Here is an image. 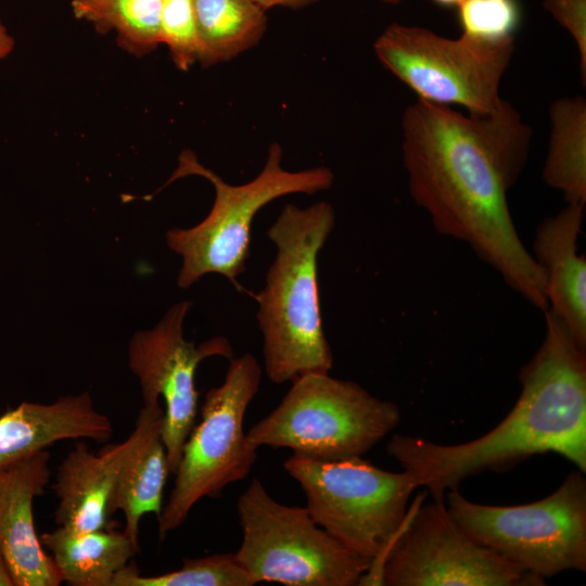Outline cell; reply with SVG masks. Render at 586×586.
<instances>
[{"label": "cell", "mask_w": 586, "mask_h": 586, "mask_svg": "<svg viewBox=\"0 0 586 586\" xmlns=\"http://www.w3.org/2000/svg\"><path fill=\"white\" fill-rule=\"evenodd\" d=\"M403 163L415 203L435 230L467 243L530 304L548 308L545 277L523 244L508 191L528 158L532 130L504 100L487 115H464L418 99L403 115Z\"/></svg>", "instance_id": "cell-1"}, {"label": "cell", "mask_w": 586, "mask_h": 586, "mask_svg": "<svg viewBox=\"0 0 586 586\" xmlns=\"http://www.w3.org/2000/svg\"><path fill=\"white\" fill-rule=\"evenodd\" d=\"M544 340L520 370L521 392L491 431L460 444L395 434L387 453L434 500L467 477L547 453L586 472V345L548 308Z\"/></svg>", "instance_id": "cell-2"}, {"label": "cell", "mask_w": 586, "mask_h": 586, "mask_svg": "<svg viewBox=\"0 0 586 586\" xmlns=\"http://www.w3.org/2000/svg\"><path fill=\"white\" fill-rule=\"evenodd\" d=\"M334 222V209L328 202L305 208L286 204L267 231L277 252L255 298L264 368L273 383L329 373L332 368V351L322 326L318 256Z\"/></svg>", "instance_id": "cell-3"}, {"label": "cell", "mask_w": 586, "mask_h": 586, "mask_svg": "<svg viewBox=\"0 0 586 586\" xmlns=\"http://www.w3.org/2000/svg\"><path fill=\"white\" fill-rule=\"evenodd\" d=\"M282 148L273 142L260 173L243 184H229L203 166L191 151L179 156L178 167L167 183L187 176H200L214 187L208 215L198 225L166 233L170 250L182 257L178 286L187 289L208 273L226 277L239 290L237 278L250 257L251 231L256 214L268 203L292 193L314 194L328 190L334 180L328 167L288 170L281 165Z\"/></svg>", "instance_id": "cell-4"}, {"label": "cell", "mask_w": 586, "mask_h": 586, "mask_svg": "<svg viewBox=\"0 0 586 586\" xmlns=\"http://www.w3.org/2000/svg\"><path fill=\"white\" fill-rule=\"evenodd\" d=\"M400 421L398 406L353 381L308 373L246 433L257 448H289L318 460L361 457Z\"/></svg>", "instance_id": "cell-5"}, {"label": "cell", "mask_w": 586, "mask_h": 586, "mask_svg": "<svg viewBox=\"0 0 586 586\" xmlns=\"http://www.w3.org/2000/svg\"><path fill=\"white\" fill-rule=\"evenodd\" d=\"M285 471L300 484L314 521L373 570L403 528L418 488L403 470H383L361 457L318 460L292 454Z\"/></svg>", "instance_id": "cell-6"}, {"label": "cell", "mask_w": 586, "mask_h": 586, "mask_svg": "<svg viewBox=\"0 0 586 586\" xmlns=\"http://www.w3.org/2000/svg\"><path fill=\"white\" fill-rule=\"evenodd\" d=\"M446 507L472 539L530 574L586 571V479L577 469L540 500L482 505L457 488L446 493Z\"/></svg>", "instance_id": "cell-7"}, {"label": "cell", "mask_w": 586, "mask_h": 586, "mask_svg": "<svg viewBox=\"0 0 586 586\" xmlns=\"http://www.w3.org/2000/svg\"><path fill=\"white\" fill-rule=\"evenodd\" d=\"M237 509L242 542L234 556L253 585L355 586L372 565L319 526L306 507L275 500L257 479Z\"/></svg>", "instance_id": "cell-8"}, {"label": "cell", "mask_w": 586, "mask_h": 586, "mask_svg": "<svg viewBox=\"0 0 586 586\" xmlns=\"http://www.w3.org/2000/svg\"><path fill=\"white\" fill-rule=\"evenodd\" d=\"M262 367L254 355L232 357L219 386L205 394L200 419L182 447L174 487L157 517L160 538L178 528L203 498H217L244 480L258 448L244 431L246 410L259 391Z\"/></svg>", "instance_id": "cell-9"}, {"label": "cell", "mask_w": 586, "mask_h": 586, "mask_svg": "<svg viewBox=\"0 0 586 586\" xmlns=\"http://www.w3.org/2000/svg\"><path fill=\"white\" fill-rule=\"evenodd\" d=\"M373 50L418 99L487 115L504 102L499 86L515 46L513 38L488 41L462 34L453 39L424 27L393 23L375 39Z\"/></svg>", "instance_id": "cell-10"}, {"label": "cell", "mask_w": 586, "mask_h": 586, "mask_svg": "<svg viewBox=\"0 0 586 586\" xmlns=\"http://www.w3.org/2000/svg\"><path fill=\"white\" fill-rule=\"evenodd\" d=\"M409 507L407 520L359 585L540 586L530 574L472 539L451 518L444 500Z\"/></svg>", "instance_id": "cell-11"}, {"label": "cell", "mask_w": 586, "mask_h": 586, "mask_svg": "<svg viewBox=\"0 0 586 586\" xmlns=\"http://www.w3.org/2000/svg\"><path fill=\"white\" fill-rule=\"evenodd\" d=\"M190 305L189 301L175 304L153 329L137 332L128 347L129 367L139 380L143 405L164 400L162 438L171 473L196 420L199 365L214 356L233 357L231 343L225 336H214L200 344L183 337L182 327Z\"/></svg>", "instance_id": "cell-12"}, {"label": "cell", "mask_w": 586, "mask_h": 586, "mask_svg": "<svg viewBox=\"0 0 586 586\" xmlns=\"http://www.w3.org/2000/svg\"><path fill=\"white\" fill-rule=\"evenodd\" d=\"M48 449L0 469V548L15 586H59L63 579L36 533L33 506L51 476Z\"/></svg>", "instance_id": "cell-13"}, {"label": "cell", "mask_w": 586, "mask_h": 586, "mask_svg": "<svg viewBox=\"0 0 586 586\" xmlns=\"http://www.w3.org/2000/svg\"><path fill=\"white\" fill-rule=\"evenodd\" d=\"M110 418L98 411L89 392L50 404L23 402L0 416V469L64 440L107 442Z\"/></svg>", "instance_id": "cell-14"}, {"label": "cell", "mask_w": 586, "mask_h": 586, "mask_svg": "<svg viewBox=\"0 0 586 586\" xmlns=\"http://www.w3.org/2000/svg\"><path fill=\"white\" fill-rule=\"evenodd\" d=\"M584 209L566 204L540 221L531 254L545 277L548 309L586 345V258L577 253Z\"/></svg>", "instance_id": "cell-15"}, {"label": "cell", "mask_w": 586, "mask_h": 586, "mask_svg": "<svg viewBox=\"0 0 586 586\" xmlns=\"http://www.w3.org/2000/svg\"><path fill=\"white\" fill-rule=\"evenodd\" d=\"M130 445L129 435L98 454L84 441L74 446L60 463L52 485L59 498L54 512L58 526L76 533L110 527L114 486Z\"/></svg>", "instance_id": "cell-16"}, {"label": "cell", "mask_w": 586, "mask_h": 586, "mask_svg": "<svg viewBox=\"0 0 586 586\" xmlns=\"http://www.w3.org/2000/svg\"><path fill=\"white\" fill-rule=\"evenodd\" d=\"M163 418L160 403L142 406L114 486L112 513L123 512L124 532L137 546L142 517L154 513L157 518L164 507L163 494L170 471L162 438Z\"/></svg>", "instance_id": "cell-17"}, {"label": "cell", "mask_w": 586, "mask_h": 586, "mask_svg": "<svg viewBox=\"0 0 586 586\" xmlns=\"http://www.w3.org/2000/svg\"><path fill=\"white\" fill-rule=\"evenodd\" d=\"M63 582L73 586H112V582L139 550L128 535L111 526L76 533L58 526L42 533Z\"/></svg>", "instance_id": "cell-18"}, {"label": "cell", "mask_w": 586, "mask_h": 586, "mask_svg": "<svg viewBox=\"0 0 586 586\" xmlns=\"http://www.w3.org/2000/svg\"><path fill=\"white\" fill-rule=\"evenodd\" d=\"M551 132L543 168L545 182L566 204L586 203V101L565 97L549 107Z\"/></svg>", "instance_id": "cell-19"}, {"label": "cell", "mask_w": 586, "mask_h": 586, "mask_svg": "<svg viewBox=\"0 0 586 586\" xmlns=\"http://www.w3.org/2000/svg\"><path fill=\"white\" fill-rule=\"evenodd\" d=\"M199 35L198 62L208 67L256 46L267 28L266 11L252 0H192Z\"/></svg>", "instance_id": "cell-20"}, {"label": "cell", "mask_w": 586, "mask_h": 586, "mask_svg": "<svg viewBox=\"0 0 586 586\" xmlns=\"http://www.w3.org/2000/svg\"><path fill=\"white\" fill-rule=\"evenodd\" d=\"M163 0H72L76 18L100 34L113 33L117 44L135 56L154 51L161 43Z\"/></svg>", "instance_id": "cell-21"}, {"label": "cell", "mask_w": 586, "mask_h": 586, "mask_svg": "<svg viewBox=\"0 0 586 586\" xmlns=\"http://www.w3.org/2000/svg\"><path fill=\"white\" fill-rule=\"evenodd\" d=\"M233 553L184 559L176 571L145 576L128 563L115 575L112 586H252Z\"/></svg>", "instance_id": "cell-22"}, {"label": "cell", "mask_w": 586, "mask_h": 586, "mask_svg": "<svg viewBox=\"0 0 586 586\" xmlns=\"http://www.w3.org/2000/svg\"><path fill=\"white\" fill-rule=\"evenodd\" d=\"M457 10L462 34L488 41L513 38L521 22L517 0H466Z\"/></svg>", "instance_id": "cell-23"}, {"label": "cell", "mask_w": 586, "mask_h": 586, "mask_svg": "<svg viewBox=\"0 0 586 586\" xmlns=\"http://www.w3.org/2000/svg\"><path fill=\"white\" fill-rule=\"evenodd\" d=\"M160 40L167 46L179 69L188 71L198 61L199 35L192 0H163Z\"/></svg>", "instance_id": "cell-24"}, {"label": "cell", "mask_w": 586, "mask_h": 586, "mask_svg": "<svg viewBox=\"0 0 586 586\" xmlns=\"http://www.w3.org/2000/svg\"><path fill=\"white\" fill-rule=\"evenodd\" d=\"M544 8L575 40L583 85L586 82V0H545Z\"/></svg>", "instance_id": "cell-25"}, {"label": "cell", "mask_w": 586, "mask_h": 586, "mask_svg": "<svg viewBox=\"0 0 586 586\" xmlns=\"http://www.w3.org/2000/svg\"><path fill=\"white\" fill-rule=\"evenodd\" d=\"M265 11L273 7H284L290 9H302L314 4L320 0H252Z\"/></svg>", "instance_id": "cell-26"}, {"label": "cell", "mask_w": 586, "mask_h": 586, "mask_svg": "<svg viewBox=\"0 0 586 586\" xmlns=\"http://www.w3.org/2000/svg\"><path fill=\"white\" fill-rule=\"evenodd\" d=\"M14 38L8 31L5 25L0 20V60L7 58L14 49Z\"/></svg>", "instance_id": "cell-27"}, {"label": "cell", "mask_w": 586, "mask_h": 586, "mask_svg": "<svg viewBox=\"0 0 586 586\" xmlns=\"http://www.w3.org/2000/svg\"><path fill=\"white\" fill-rule=\"evenodd\" d=\"M0 586H15L5 557L0 548Z\"/></svg>", "instance_id": "cell-28"}, {"label": "cell", "mask_w": 586, "mask_h": 586, "mask_svg": "<svg viewBox=\"0 0 586 586\" xmlns=\"http://www.w3.org/2000/svg\"><path fill=\"white\" fill-rule=\"evenodd\" d=\"M432 1L444 8H458L466 0H432Z\"/></svg>", "instance_id": "cell-29"}, {"label": "cell", "mask_w": 586, "mask_h": 586, "mask_svg": "<svg viewBox=\"0 0 586 586\" xmlns=\"http://www.w3.org/2000/svg\"><path fill=\"white\" fill-rule=\"evenodd\" d=\"M380 1L386 4L396 5L404 2L405 0H380Z\"/></svg>", "instance_id": "cell-30"}]
</instances>
